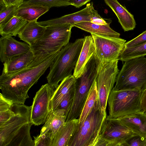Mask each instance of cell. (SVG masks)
<instances>
[{
	"mask_svg": "<svg viewBox=\"0 0 146 146\" xmlns=\"http://www.w3.org/2000/svg\"><path fill=\"white\" fill-rule=\"evenodd\" d=\"M118 60H116L105 63L96 79L98 104L100 111L104 115H107L106 109L109 96L119 72Z\"/></svg>",
	"mask_w": 146,
	"mask_h": 146,
	"instance_id": "ba28073f",
	"label": "cell"
},
{
	"mask_svg": "<svg viewBox=\"0 0 146 146\" xmlns=\"http://www.w3.org/2000/svg\"><path fill=\"white\" fill-rule=\"evenodd\" d=\"M75 90V85L64 98L57 108L64 110L66 118L70 110L73 102Z\"/></svg>",
	"mask_w": 146,
	"mask_h": 146,
	"instance_id": "4dcf8cb0",
	"label": "cell"
},
{
	"mask_svg": "<svg viewBox=\"0 0 146 146\" xmlns=\"http://www.w3.org/2000/svg\"><path fill=\"white\" fill-rule=\"evenodd\" d=\"M146 88V58H133L125 62L116 78L115 90L139 89Z\"/></svg>",
	"mask_w": 146,
	"mask_h": 146,
	"instance_id": "5b68a950",
	"label": "cell"
},
{
	"mask_svg": "<svg viewBox=\"0 0 146 146\" xmlns=\"http://www.w3.org/2000/svg\"><path fill=\"white\" fill-rule=\"evenodd\" d=\"M90 1V0H70V5H73L77 8H80Z\"/></svg>",
	"mask_w": 146,
	"mask_h": 146,
	"instance_id": "e575fe53",
	"label": "cell"
},
{
	"mask_svg": "<svg viewBox=\"0 0 146 146\" xmlns=\"http://www.w3.org/2000/svg\"><path fill=\"white\" fill-rule=\"evenodd\" d=\"M29 2L46 6L49 9L53 7L66 6L70 5V0H30Z\"/></svg>",
	"mask_w": 146,
	"mask_h": 146,
	"instance_id": "f546056e",
	"label": "cell"
},
{
	"mask_svg": "<svg viewBox=\"0 0 146 146\" xmlns=\"http://www.w3.org/2000/svg\"><path fill=\"white\" fill-rule=\"evenodd\" d=\"M33 124L30 121L24 125L5 146H34L35 140L32 139L30 133Z\"/></svg>",
	"mask_w": 146,
	"mask_h": 146,
	"instance_id": "484cf974",
	"label": "cell"
},
{
	"mask_svg": "<svg viewBox=\"0 0 146 146\" xmlns=\"http://www.w3.org/2000/svg\"><path fill=\"white\" fill-rule=\"evenodd\" d=\"M45 28L39 25L37 20L28 22L18 36L31 47L42 37Z\"/></svg>",
	"mask_w": 146,
	"mask_h": 146,
	"instance_id": "ffe728a7",
	"label": "cell"
},
{
	"mask_svg": "<svg viewBox=\"0 0 146 146\" xmlns=\"http://www.w3.org/2000/svg\"><path fill=\"white\" fill-rule=\"evenodd\" d=\"M54 90L47 83L36 92L31 106V121L33 124L39 125L45 122L50 111L51 100Z\"/></svg>",
	"mask_w": 146,
	"mask_h": 146,
	"instance_id": "8fae6325",
	"label": "cell"
},
{
	"mask_svg": "<svg viewBox=\"0 0 146 146\" xmlns=\"http://www.w3.org/2000/svg\"><path fill=\"white\" fill-rule=\"evenodd\" d=\"M105 63L97 57L95 52L81 75L76 78L74 98L66 122L80 117L90 89Z\"/></svg>",
	"mask_w": 146,
	"mask_h": 146,
	"instance_id": "7a4b0ae2",
	"label": "cell"
},
{
	"mask_svg": "<svg viewBox=\"0 0 146 146\" xmlns=\"http://www.w3.org/2000/svg\"><path fill=\"white\" fill-rule=\"evenodd\" d=\"M30 50L28 44L19 42L12 36L4 35L0 38V59L2 62L25 54Z\"/></svg>",
	"mask_w": 146,
	"mask_h": 146,
	"instance_id": "5bb4252c",
	"label": "cell"
},
{
	"mask_svg": "<svg viewBox=\"0 0 146 146\" xmlns=\"http://www.w3.org/2000/svg\"><path fill=\"white\" fill-rule=\"evenodd\" d=\"M106 146H124L120 143H109Z\"/></svg>",
	"mask_w": 146,
	"mask_h": 146,
	"instance_id": "74e56055",
	"label": "cell"
},
{
	"mask_svg": "<svg viewBox=\"0 0 146 146\" xmlns=\"http://www.w3.org/2000/svg\"><path fill=\"white\" fill-rule=\"evenodd\" d=\"M138 137L146 138V115L142 111L116 119Z\"/></svg>",
	"mask_w": 146,
	"mask_h": 146,
	"instance_id": "2e32d148",
	"label": "cell"
},
{
	"mask_svg": "<svg viewBox=\"0 0 146 146\" xmlns=\"http://www.w3.org/2000/svg\"><path fill=\"white\" fill-rule=\"evenodd\" d=\"M109 143L102 138L100 135L99 139L95 146H106Z\"/></svg>",
	"mask_w": 146,
	"mask_h": 146,
	"instance_id": "8d00e7d4",
	"label": "cell"
},
{
	"mask_svg": "<svg viewBox=\"0 0 146 146\" xmlns=\"http://www.w3.org/2000/svg\"><path fill=\"white\" fill-rule=\"evenodd\" d=\"M143 91L139 89L115 90L113 89L108 102L109 118L117 119L142 111Z\"/></svg>",
	"mask_w": 146,
	"mask_h": 146,
	"instance_id": "8992f818",
	"label": "cell"
},
{
	"mask_svg": "<svg viewBox=\"0 0 146 146\" xmlns=\"http://www.w3.org/2000/svg\"><path fill=\"white\" fill-rule=\"evenodd\" d=\"M104 2L115 13L124 32L133 30L136 24L133 15L116 0H105Z\"/></svg>",
	"mask_w": 146,
	"mask_h": 146,
	"instance_id": "e0dca14e",
	"label": "cell"
},
{
	"mask_svg": "<svg viewBox=\"0 0 146 146\" xmlns=\"http://www.w3.org/2000/svg\"><path fill=\"white\" fill-rule=\"evenodd\" d=\"M100 111L98 101L84 122L78 127L66 146H94L100 136L103 122L107 117Z\"/></svg>",
	"mask_w": 146,
	"mask_h": 146,
	"instance_id": "277c9868",
	"label": "cell"
},
{
	"mask_svg": "<svg viewBox=\"0 0 146 146\" xmlns=\"http://www.w3.org/2000/svg\"><path fill=\"white\" fill-rule=\"evenodd\" d=\"M66 119L64 110L56 109L54 111L50 110L38 136L48 134L53 139L59 130L65 124Z\"/></svg>",
	"mask_w": 146,
	"mask_h": 146,
	"instance_id": "9a60e30c",
	"label": "cell"
},
{
	"mask_svg": "<svg viewBox=\"0 0 146 146\" xmlns=\"http://www.w3.org/2000/svg\"><path fill=\"white\" fill-rule=\"evenodd\" d=\"M73 27L69 25L46 27L43 36L30 47L31 50L36 54L40 52L50 53L62 49L69 43Z\"/></svg>",
	"mask_w": 146,
	"mask_h": 146,
	"instance_id": "52a82bcc",
	"label": "cell"
},
{
	"mask_svg": "<svg viewBox=\"0 0 146 146\" xmlns=\"http://www.w3.org/2000/svg\"><path fill=\"white\" fill-rule=\"evenodd\" d=\"M84 38L69 43L59 52L50 67L46 79L48 83L55 89L59 82L72 75L77 62L84 42Z\"/></svg>",
	"mask_w": 146,
	"mask_h": 146,
	"instance_id": "3957f363",
	"label": "cell"
},
{
	"mask_svg": "<svg viewBox=\"0 0 146 146\" xmlns=\"http://www.w3.org/2000/svg\"><path fill=\"white\" fill-rule=\"evenodd\" d=\"M61 49L35 54L34 59L25 68L10 74L2 73L0 88L2 95L14 104H24L29 97L30 89L50 67Z\"/></svg>",
	"mask_w": 146,
	"mask_h": 146,
	"instance_id": "6da1fadb",
	"label": "cell"
},
{
	"mask_svg": "<svg viewBox=\"0 0 146 146\" xmlns=\"http://www.w3.org/2000/svg\"><path fill=\"white\" fill-rule=\"evenodd\" d=\"M95 48V53L102 62L107 63L118 60L125 48L126 40L118 37L91 33Z\"/></svg>",
	"mask_w": 146,
	"mask_h": 146,
	"instance_id": "30bf717a",
	"label": "cell"
},
{
	"mask_svg": "<svg viewBox=\"0 0 146 146\" xmlns=\"http://www.w3.org/2000/svg\"><path fill=\"white\" fill-rule=\"evenodd\" d=\"M28 21L20 17L14 16L5 24L0 26V34L2 36H16L23 29Z\"/></svg>",
	"mask_w": 146,
	"mask_h": 146,
	"instance_id": "4316f807",
	"label": "cell"
},
{
	"mask_svg": "<svg viewBox=\"0 0 146 146\" xmlns=\"http://www.w3.org/2000/svg\"><path fill=\"white\" fill-rule=\"evenodd\" d=\"M146 42V30L132 40L126 42L125 48L137 46Z\"/></svg>",
	"mask_w": 146,
	"mask_h": 146,
	"instance_id": "1f68e13d",
	"label": "cell"
},
{
	"mask_svg": "<svg viewBox=\"0 0 146 146\" xmlns=\"http://www.w3.org/2000/svg\"><path fill=\"white\" fill-rule=\"evenodd\" d=\"M98 99V92L96 80L92 86L81 114L78 118L79 125L82 124L92 111Z\"/></svg>",
	"mask_w": 146,
	"mask_h": 146,
	"instance_id": "83f0119b",
	"label": "cell"
},
{
	"mask_svg": "<svg viewBox=\"0 0 146 146\" xmlns=\"http://www.w3.org/2000/svg\"><path fill=\"white\" fill-rule=\"evenodd\" d=\"M102 17L95 9L92 2L87 4L86 7L75 13L47 21L38 22V24L43 27L69 25H72L77 23L90 22Z\"/></svg>",
	"mask_w": 146,
	"mask_h": 146,
	"instance_id": "4fadbf2b",
	"label": "cell"
},
{
	"mask_svg": "<svg viewBox=\"0 0 146 146\" xmlns=\"http://www.w3.org/2000/svg\"><path fill=\"white\" fill-rule=\"evenodd\" d=\"M83 46L73 75L76 78L82 74L84 68L95 52L94 44L91 36H85Z\"/></svg>",
	"mask_w": 146,
	"mask_h": 146,
	"instance_id": "d6986e66",
	"label": "cell"
},
{
	"mask_svg": "<svg viewBox=\"0 0 146 146\" xmlns=\"http://www.w3.org/2000/svg\"><path fill=\"white\" fill-rule=\"evenodd\" d=\"M76 78L73 75L68 76L61 81L55 90L50 102V110H56L68 93L75 86Z\"/></svg>",
	"mask_w": 146,
	"mask_h": 146,
	"instance_id": "7402d4cb",
	"label": "cell"
},
{
	"mask_svg": "<svg viewBox=\"0 0 146 146\" xmlns=\"http://www.w3.org/2000/svg\"><path fill=\"white\" fill-rule=\"evenodd\" d=\"M74 27L82 30L98 35L119 38L120 34L111 29L110 25H100L90 22H84L77 23Z\"/></svg>",
	"mask_w": 146,
	"mask_h": 146,
	"instance_id": "cb8c5ba5",
	"label": "cell"
},
{
	"mask_svg": "<svg viewBox=\"0 0 146 146\" xmlns=\"http://www.w3.org/2000/svg\"><path fill=\"white\" fill-rule=\"evenodd\" d=\"M23 0H0V26L14 16L15 13Z\"/></svg>",
	"mask_w": 146,
	"mask_h": 146,
	"instance_id": "d4e9b609",
	"label": "cell"
},
{
	"mask_svg": "<svg viewBox=\"0 0 146 146\" xmlns=\"http://www.w3.org/2000/svg\"><path fill=\"white\" fill-rule=\"evenodd\" d=\"M78 125V119L66 122L55 136L53 139L52 146H66L69 139L77 129Z\"/></svg>",
	"mask_w": 146,
	"mask_h": 146,
	"instance_id": "603a6c76",
	"label": "cell"
},
{
	"mask_svg": "<svg viewBox=\"0 0 146 146\" xmlns=\"http://www.w3.org/2000/svg\"><path fill=\"white\" fill-rule=\"evenodd\" d=\"M49 10L46 6L24 1L15 11L14 16L21 17L28 22H31L37 20Z\"/></svg>",
	"mask_w": 146,
	"mask_h": 146,
	"instance_id": "ac0fdd59",
	"label": "cell"
},
{
	"mask_svg": "<svg viewBox=\"0 0 146 146\" xmlns=\"http://www.w3.org/2000/svg\"><path fill=\"white\" fill-rule=\"evenodd\" d=\"M122 144L124 146H146V138L136 137Z\"/></svg>",
	"mask_w": 146,
	"mask_h": 146,
	"instance_id": "836d02e7",
	"label": "cell"
},
{
	"mask_svg": "<svg viewBox=\"0 0 146 146\" xmlns=\"http://www.w3.org/2000/svg\"><path fill=\"white\" fill-rule=\"evenodd\" d=\"M100 135L109 143H124L138 136L120 124L116 119L107 116L101 127Z\"/></svg>",
	"mask_w": 146,
	"mask_h": 146,
	"instance_id": "7c38bea8",
	"label": "cell"
},
{
	"mask_svg": "<svg viewBox=\"0 0 146 146\" xmlns=\"http://www.w3.org/2000/svg\"><path fill=\"white\" fill-rule=\"evenodd\" d=\"M142 111L146 112V88L143 91L141 99Z\"/></svg>",
	"mask_w": 146,
	"mask_h": 146,
	"instance_id": "d590c367",
	"label": "cell"
},
{
	"mask_svg": "<svg viewBox=\"0 0 146 146\" xmlns=\"http://www.w3.org/2000/svg\"><path fill=\"white\" fill-rule=\"evenodd\" d=\"M34 146H52L53 139L50 136L46 134L41 137L38 135L34 137Z\"/></svg>",
	"mask_w": 146,
	"mask_h": 146,
	"instance_id": "d6a6232c",
	"label": "cell"
},
{
	"mask_svg": "<svg viewBox=\"0 0 146 146\" xmlns=\"http://www.w3.org/2000/svg\"><path fill=\"white\" fill-rule=\"evenodd\" d=\"M146 55V42L131 47L124 48L118 59L122 62Z\"/></svg>",
	"mask_w": 146,
	"mask_h": 146,
	"instance_id": "f1b7e54d",
	"label": "cell"
},
{
	"mask_svg": "<svg viewBox=\"0 0 146 146\" xmlns=\"http://www.w3.org/2000/svg\"><path fill=\"white\" fill-rule=\"evenodd\" d=\"M35 56L31 50L25 54L9 59L4 62L2 73L10 74L25 68L33 61Z\"/></svg>",
	"mask_w": 146,
	"mask_h": 146,
	"instance_id": "44dd1931",
	"label": "cell"
},
{
	"mask_svg": "<svg viewBox=\"0 0 146 146\" xmlns=\"http://www.w3.org/2000/svg\"><path fill=\"white\" fill-rule=\"evenodd\" d=\"M145 115H146V112H144Z\"/></svg>",
	"mask_w": 146,
	"mask_h": 146,
	"instance_id": "f35d334b",
	"label": "cell"
},
{
	"mask_svg": "<svg viewBox=\"0 0 146 146\" xmlns=\"http://www.w3.org/2000/svg\"><path fill=\"white\" fill-rule=\"evenodd\" d=\"M15 114L0 125V146H5L24 125L31 121L32 106L14 104Z\"/></svg>",
	"mask_w": 146,
	"mask_h": 146,
	"instance_id": "9c48e42d",
	"label": "cell"
}]
</instances>
